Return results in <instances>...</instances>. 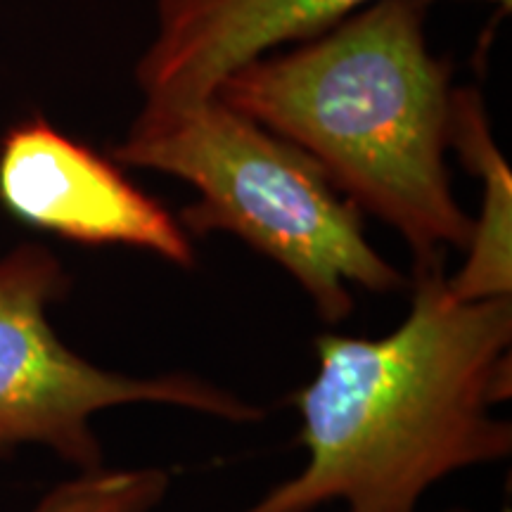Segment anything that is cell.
I'll list each match as a JSON object with an SVG mask.
<instances>
[{
  "label": "cell",
  "mask_w": 512,
  "mask_h": 512,
  "mask_svg": "<svg viewBox=\"0 0 512 512\" xmlns=\"http://www.w3.org/2000/svg\"><path fill=\"white\" fill-rule=\"evenodd\" d=\"M427 0H375L309 41L230 72L216 98L309 155L415 268L465 252L472 216L446 166L451 69L430 50Z\"/></svg>",
  "instance_id": "2"
},
{
  "label": "cell",
  "mask_w": 512,
  "mask_h": 512,
  "mask_svg": "<svg viewBox=\"0 0 512 512\" xmlns=\"http://www.w3.org/2000/svg\"><path fill=\"white\" fill-rule=\"evenodd\" d=\"M169 491V472L145 470L79 472L57 484L29 512H150Z\"/></svg>",
  "instance_id": "8"
},
{
  "label": "cell",
  "mask_w": 512,
  "mask_h": 512,
  "mask_svg": "<svg viewBox=\"0 0 512 512\" xmlns=\"http://www.w3.org/2000/svg\"><path fill=\"white\" fill-rule=\"evenodd\" d=\"M124 169H147L192 185L197 200L178 221L190 235L228 233L268 256L306 292L325 323L354 311V287H406L370 245L363 214L299 147L211 95L145 105L112 147Z\"/></svg>",
  "instance_id": "3"
},
{
  "label": "cell",
  "mask_w": 512,
  "mask_h": 512,
  "mask_svg": "<svg viewBox=\"0 0 512 512\" xmlns=\"http://www.w3.org/2000/svg\"><path fill=\"white\" fill-rule=\"evenodd\" d=\"M375 0H155V27L136 62L145 105L211 98L230 72L309 41Z\"/></svg>",
  "instance_id": "6"
},
{
  "label": "cell",
  "mask_w": 512,
  "mask_h": 512,
  "mask_svg": "<svg viewBox=\"0 0 512 512\" xmlns=\"http://www.w3.org/2000/svg\"><path fill=\"white\" fill-rule=\"evenodd\" d=\"M0 204L27 226L88 247H131L195 266L192 235L124 166L41 114L0 140Z\"/></svg>",
  "instance_id": "5"
},
{
  "label": "cell",
  "mask_w": 512,
  "mask_h": 512,
  "mask_svg": "<svg viewBox=\"0 0 512 512\" xmlns=\"http://www.w3.org/2000/svg\"><path fill=\"white\" fill-rule=\"evenodd\" d=\"M448 150L482 183L479 216H472V235L465 264L446 275L458 299H489L512 294V171L491 133L482 93L453 88Z\"/></svg>",
  "instance_id": "7"
},
{
  "label": "cell",
  "mask_w": 512,
  "mask_h": 512,
  "mask_svg": "<svg viewBox=\"0 0 512 512\" xmlns=\"http://www.w3.org/2000/svg\"><path fill=\"white\" fill-rule=\"evenodd\" d=\"M72 278L60 256L22 242L0 256V456L22 444L55 451L79 472L102 467L93 415L114 406L159 403L228 422H256L264 411L195 375L131 377L74 354L50 325V306Z\"/></svg>",
  "instance_id": "4"
},
{
  "label": "cell",
  "mask_w": 512,
  "mask_h": 512,
  "mask_svg": "<svg viewBox=\"0 0 512 512\" xmlns=\"http://www.w3.org/2000/svg\"><path fill=\"white\" fill-rule=\"evenodd\" d=\"M456 512H463V510H456ZM505 512H508V510H505Z\"/></svg>",
  "instance_id": "9"
},
{
  "label": "cell",
  "mask_w": 512,
  "mask_h": 512,
  "mask_svg": "<svg viewBox=\"0 0 512 512\" xmlns=\"http://www.w3.org/2000/svg\"><path fill=\"white\" fill-rule=\"evenodd\" d=\"M512 294L458 299L444 266L413 268L411 309L384 337L320 335L316 377L294 396L304 470L245 512H415L453 472L498 463L512 427Z\"/></svg>",
  "instance_id": "1"
}]
</instances>
